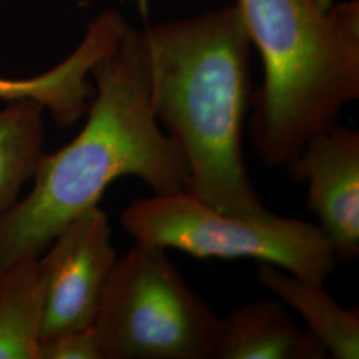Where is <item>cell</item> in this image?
<instances>
[{
    "instance_id": "cell-1",
    "label": "cell",
    "mask_w": 359,
    "mask_h": 359,
    "mask_svg": "<svg viewBox=\"0 0 359 359\" xmlns=\"http://www.w3.org/2000/svg\"><path fill=\"white\" fill-rule=\"evenodd\" d=\"M90 77L95 90L84 127L41 156L31 192L0 221V271L41 255L68 222L99 205L115 180L137 177L154 194L185 188L187 163L154 116L142 29L129 25Z\"/></svg>"
},
{
    "instance_id": "cell-2",
    "label": "cell",
    "mask_w": 359,
    "mask_h": 359,
    "mask_svg": "<svg viewBox=\"0 0 359 359\" xmlns=\"http://www.w3.org/2000/svg\"><path fill=\"white\" fill-rule=\"evenodd\" d=\"M145 25L152 108L187 163L184 191L226 215L269 216L245 164L253 46L237 6Z\"/></svg>"
},
{
    "instance_id": "cell-3",
    "label": "cell",
    "mask_w": 359,
    "mask_h": 359,
    "mask_svg": "<svg viewBox=\"0 0 359 359\" xmlns=\"http://www.w3.org/2000/svg\"><path fill=\"white\" fill-rule=\"evenodd\" d=\"M234 4L264 67L250 100L252 145L265 165H287L359 99V1L327 11L313 0Z\"/></svg>"
},
{
    "instance_id": "cell-4",
    "label": "cell",
    "mask_w": 359,
    "mask_h": 359,
    "mask_svg": "<svg viewBox=\"0 0 359 359\" xmlns=\"http://www.w3.org/2000/svg\"><path fill=\"white\" fill-rule=\"evenodd\" d=\"M165 252L136 243L116 259L93 322L104 359H215L222 318Z\"/></svg>"
},
{
    "instance_id": "cell-5",
    "label": "cell",
    "mask_w": 359,
    "mask_h": 359,
    "mask_svg": "<svg viewBox=\"0 0 359 359\" xmlns=\"http://www.w3.org/2000/svg\"><path fill=\"white\" fill-rule=\"evenodd\" d=\"M120 221L140 244L205 259H256L309 283H325L335 266L333 246L320 226L274 213L231 216L185 191L135 200Z\"/></svg>"
},
{
    "instance_id": "cell-6",
    "label": "cell",
    "mask_w": 359,
    "mask_h": 359,
    "mask_svg": "<svg viewBox=\"0 0 359 359\" xmlns=\"http://www.w3.org/2000/svg\"><path fill=\"white\" fill-rule=\"evenodd\" d=\"M116 259L112 231L99 205L55 236L39 255L44 299L41 342L93 325Z\"/></svg>"
},
{
    "instance_id": "cell-7",
    "label": "cell",
    "mask_w": 359,
    "mask_h": 359,
    "mask_svg": "<svg viewBox=\"0 0 359 359\" xmlns=\"http://www.w3.org/2000/svg\"><path fill=\"white\" fill-rule=\"evenodd\" d=\"M308 182V208L317 215L335 256L359 255V132L339 123L314 135L287 165Z\"/></svg>"
},
{
    "instance_id": "cell-8",
    "label": "cell",
    "mask_w": 359,
    "mask_h": 359,
    "mask_svg": "<svg viewBox=\"0 0 359 359\" xmlns=\"http://www.w3.org/2000/svg\"><path fill=\"white\" fill-rule=\"evenodd\" d=\"M128 22L117 10H105L87 27L76 50L47 72L29 79L0 77V99L34 100L60 127H69L86 116L93 97L90 69L124 35Z\"/></svg>"
},
{
    "instance_id": "cell-9",
    "label": "cell",
    "mask_w": 359,
    "mask_h": 359,
    "mask_svg": "<svg viewBox=\"0 0 359 359\" xmlns=\"http://www.w3.org/2000/svg\"><path fill=\"white\" fill-rule=\"evenodd\" d=\"M326 348L289 316L280 299L262 298L222 318L215 359H325Z\"/></svg>"
},
{
    "instance_id": "cell-10",
    "label": "cell",
    "mask_w": 359,
    "mask_h": 359,
    "mask_svg": "<svg viewBox=\"0 0 359 359\" xmlns=\"http://www.w3.org/2000/svg\"><path fill=\"white\" fill-rule=\"evenodd\" d=\"M257 278L287 306L294 309L327 354L335 359L359 358V314L342 308L323 289L270 264L259 262Z\"/></svg>"
},
{
    "instance_id": "cell-11",
    "label": "cell",
    "mask_w": 359,
    "mask_h": 359,
    "mask_svg": "<svg viewBox=\"0 0 359 359\" xmlns=\"http://www.w3.org/2000/svg\"><path fill=\"white\" fill-rule=\"evenodd\" d=\"M44 299L39 256L0 271V359H39Z\"/></svg>"
},
{
    "instance_id": "cell-12",
    "label": "cell",
    "mask_w": 359,
    "mask_h": 359,
    "mask_svg": "<svg viewBox=\"0 0 359 359\" xmlns=\"http://www.w3.org/2000/svg\"><path fill=\"white\" fill-rule=\"evenodd\" d=\"M44 112L34 100L10 102L0 109V221L19 201L44 154Z\"/></svg>"
},
{
    "instance_id": "cell-13",
    "label": "cell",
    "mask_w": 359,
    "mask_h": 359,
    "mask_svg": "<svg viewBox=\"0 0 359 359\" xmlns=\"http://www.w3.org/2000/svg\"><path fill=\"white\" fill-rule=\"evenodd\" d=\"M39 359H104L93 325L41 342Z\"/></svg>"
},
{
    "instance_id": "cell-14",
    "label": "cell",
    "mask_w": 359,
    "mask_h": 359,
    "mask_svg": "<svg viewBox=\"0 0 359 359\" xmlns=\"http://www.w3.org/2000/svg\"><path fill=\"white\" fill-rule=\"evenodd\" d=\"M137 6L139 13H142L145 23H148V15H149V0H133Z\"/></svg>"
},
{
    "instance_id": "cell-15",
    "label": "cell",
    "mask_w": 359,
    "mask_h": 359,
    "mask_svg": "<svg viewBox=\"0 0 359 359\" xmlns=\"http://www.w3.org/2000/svg\"><path fill=\"white\" fill-rule=\"evenodd\" d=\"M313 1L323 11H327L329 8H332L334 4H335V0H313Z\"/></svg>"
}]
</instances>
